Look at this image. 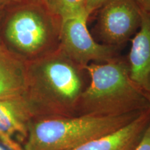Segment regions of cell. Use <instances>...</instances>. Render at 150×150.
I'll return each mask as SVG.
<instances>
[{
	"instance_id": "cell-1",
	"label": "cell",
	"mask_w": 150,
	"mask_h": 150,
	"mask_svg": "<svg viewBox=\"0 0 150 150\" xmlns=\"http://www.w3.org/2000/svg\"><path fill=\"white\" fill-rule=\"evenodd\" d=\"M26 65L25 96L33 117L77 115L79 99L87 86L85 69L60 47Z\"/></svg>"
},
{
	"instance_id": "cell-2",
	"label": "cell",
	"mask_w": 150,
	"mask_h": 150,
	"mask_svg": "<svg viewBox=\"0 0 150 150\" xmlns=\"http://www.w3.org/2000/svg\"><path fill=\"white\" fill-rule=\"evenodd\" d=\"M84 69L90 83L79 99L77 115L118 116L150 108L147 93L131 79L127 62L117 58Z\"/></svg>"
},
{
	"instance_id": "cell-3",
	"label": "cell",
	"mask_w": 150,
	"mask_h": 150,
	"mask_svg": "<svg viewBox=\"0 0 150 150\" xmlns=\"http://www.w3.org/2000/svg\"><path fill=\"white\" fill-rule=\"evenodd\" d=\"M61 27L45 0H20L1 13L0 42L28 62L59 47Z\"/></svg>"
},
{
	"instance_id": "cell-4",
	"label": "cell",
	"mask_w": 150,
	"mask_h": 150,
	"mask_svg": "<svg viewBox=\"0 0 150 150\" xmlns=\"http://www.w3.org/2000/svg\"><path fill=\"white\" fill-rule=\"evenodd\" d=\"M142 112L38 118L29 124L24 150H73L125 126Z\"/></svg>"
},
{
	"instance_id": "cell-5",
	"label": "cell",
	"mask_w": 150,
	"mask_h": 150,
	"mask_svg": "<svg viewBox=\"0 0 150 150\" xmlns=\"http://www.w3.org/2000/svg\"><path fill=\"white\" fill-rule=\"evenodd\" d=\"M86 12L61 21L59 47L82 68L92 63H104L117 59V47L97 43L88 29Z\"/></svg>"
},
{
	"instance_id": "cell-6",
	"label": "cell",
	"mask_w": 150,
	"mask_h": 150,
	"mask_svg": "<svg viewBox=\"0 0 150 150\" xmlns=\"http://www.w3.org/2000/svg\"><path fill=\"white\" fill-rule=\"evenodd\" d=\"M99 9L95 27L104 45L117 47L139 29L141 9L136 0H106Z\"/></svg>"
},
{
	"instance_id": "cell-7",
	"label": "cell",
	"mask_w": 150,
	"mask_h": 150,
	"mask_svg": "<svg viewBox=\"0 0 150 150\" xmlns=\"http://www.w3.org/2000/svg\"><path fill=\"white\" fill-rule=\"evenodd\" d=\"M32 112L25 95L0 99V141L8 150H24L17 135L27 138Z\"/></svg>"
},
{
	"instance_id": "cell-8",
	"label": "cell",
	"mask_w": 150,
	"mask_h": 150,
	"mask_svg": "<svg viewBox=\"0 0 150 150\" xmlns=\"http://www.w3.org/2000/svg\"><path fill=\"white\" fill-rule=\"evenodd\" d=\"M150 122V108L125 126L73 150H134Z\"/></svg>"
},
{
	"instance_id": "cell-9",
	"label": "cell",
	"mask_w": 150,
	"mask_h": 150,
	"mask_svg": "<svg viewBox=\"0 0 150 150\" xmlns=\"http://www.w3.org/2000/svg\"><path fill=\"white\" fill-rule=\"evenodd\" d=\"M131 79L150 93V16L141 10V23L131 40L128 62Z\"/></svg>"
},
{
	"instance_id": "cell-10",
	"label": "cell",
	"mask_w": 150,
	"mask_h": 150,
	"mask_svg": "<svg viewBox=\"0 0 150 150\" xmlns=\"http://www.w3.org/2000/svg\"><path fill=\"white\" fill-rule=\"evenodd\" d=\"M26 62L0 42V99L25 95Z\"/></svg>"
},
{
	"instance_id": "cell-11",
	"label": "cell",
	"mask_w": 150,
	"mask_h": 150,
	"mask_svg": "<svg viewBox=\"0 0 150 150\" xmlns=\"http://www.w3.org/2000/svg\"><path fill=\"white\" fill-rule=\"evenodd\" d=\"M45 1L50 11L61 21L86 12V0H45Z\"/></svg>"
},
{
	"instance_id": "cell-12",
	"label": "cell",
	"mask_w": 150,
	"mask_h": 150,
	"mask_svg": "<svg viewBox=\"0 0 150 150\" xmlns=\"http://www.w3.org/2000/svg\"><path fill=\"white\" fill-rule=\"evenodd\" d=\"M134 150H150V122Z\"/></svg>"
},
{
	"instance_id": "cell-13",
	"label": "cell",
	"mask_w": 150,
	"mask_h": 150,
	"mask_svg": "<svg viewBox=\"0 0 150 150\" xmlns=\"http://www.w3.org/2000/svg\"><path fill=\"white\" fill-rule=\"evenodd\" d=\"M106 0H86V11L90 16L99 9Z\"/></svg>"
},
{
	"instance_id": "cell-14",
	"label": "cell",
	"mask_w": 150,
	"mask_h": 150,
	"mask_svg": "<svg viewBox=\"0 0 150 150\" xmlns=\"http://www.w3.org/2000/svg\"><path fill=\"white\" fill-rule=\"evenodd\" d=\"M141 10L150 16V0H136Z\"/></svg>"
},
{
	"instance_id": "cell-15",
	"label": "cell",
	"mask_w": 150,
	"mask_h": 150,
	"mask_svg": "<svg viewBox=\"0 0 150 150\" xmlns=\"http://www.w3.org/2000/svg\"><path fill=\"white\" fill-rule=\"evenodd\" d=\"M19 1L20 0H0V11H3L11 5Z\"/></svg>"
},
{
	"instance_id": "cell-16",
	"label": "cell",
	"mask_w": 150,
	"mask_h": 150,
	"mask_svg": "<svg viewBox=\"0 0 150 150\" xmlns=\"http://www.w3.org/2000/svg\"><path fill=\"white\" fill-rule=\"evenodd\" d=\"M0 150H8L4 145H3L2 144L0 143Z\"/></svg>"
},
{
	"instance_id": "cell-17",
	"label": "cell",
	"mask_w": 150,
	"mask_h": 150,
	"mask_svg": "<svg viewBox=\"0 0 150 150\" xmlns=\"http://www.w3.org/2000/svg\"><path fill=\"white\" fill-rule=\"evenodd\" d=\"M148 98H149V104H150V93H147Z\"/></svg>"
},
{
	"instance_id": "cell-18",
	"label": "cell",
	"mask_w": 150,
	"mask_h": 150,
	"mask_svg": "<svg viewBox=\"0 0 150 150\" xmlns=\"http://www.w3.org/2000/svg\"><path fill=\"white\" fill-rule=\"evenodd\" d=\"M1 13H2V11H0V20H1Z\"/></svg>"
}]
</instances>
